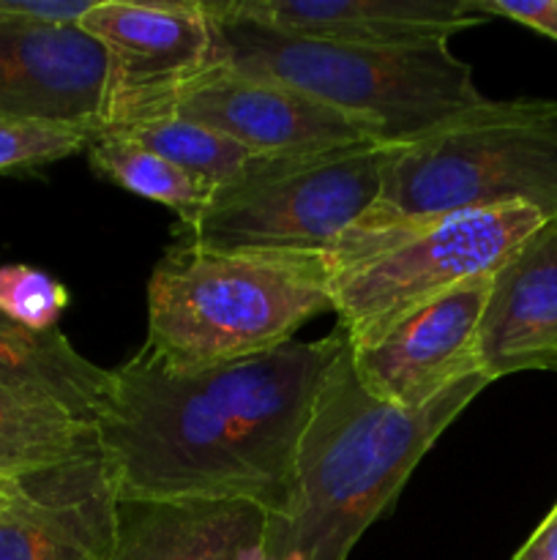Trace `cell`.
Instances as JSON below:
<instances>
[{
    "label": "cell",
    "mask_w": 557,
    "mask_h": 560,
    "mask_svg": "<svg viewBox=\"0 0 557 560\" xmlns=\"http://www.w3.org/2000/svg\"><path fill=\"white\" fill-rule=\"evenodd\" d=\"M85 153L87 164L98 178L109 180L142 200L169 208L178 217V224L194 222L205 211L213 195L211 186L115 129L93 131L87 137Z\"/></svg>",
    "instance_id": "18"
},
{
    "label": "cell",
    "mask_w": 557,
    "mask_h": 560,
    "mask_svg": "<svg viewBox=\"0 0 557 560\" xmlns=\"http://www.w3.org/2000/svg\"><path fill=\"white\" fill-rule=\"evenodd\" d=\"M118 506L104 457L22 476L0 512V560H112Z\"/></svg>",
    "instance_id": "11"
},
{
    "label": "cell",
    "mask_w": 557,
    "mask_h": 560,
    "mask_svg": "<svg viewBox=\"0 0 557 560\" xmlns=\"http://www.w3.org/2000/svg\"><path fill=\"white\" fill-rule=\"evenodd\" d=\"M475 355L491 383L557 372V219H546L491 273Z\"/></svg>",
    "instance_id": "13"
},
{
    "label": "cell",
    "mask_w": 557,
    "mask_h": 560,
    "mask_svg": "<svg viewBox=\"0 0 557 560\" xmlns=\"http://www.w3.org/2000/svg\"><path fill=\"white\" fill-rule=\"evenodd\" d=\"M393 151L364 145L317 156H254L213 189L194 222L175 224V241L222 255L317 262L333 277L339 249L380 197Z\"/></svg>",
    "instance_id": "6"
},
{
    "label": "cell",
    "mask_w": 557,
    "mask_h": 560,
    "mask_svg": "<svg viewBox=\"0 0 557 560\" xmlns=\"http://www.w3.org/2000/svg\"><path fill=\"white\" fill-rule=\"evenodd\" d=\"M513 560H557V503L517 550Z\"/></svg>",
    "instance_id": "24"
},
{
    "label": "cell",
    "mask_w": 557,
    "mask_h": 560,
    "mask_svg": "<svg viewBox=\"0 0 557 560\" xmlns=\"http://www.w3.org/2000/svg\"><path fill=\"white\" fill-rule=\"evenodd\" d=\"M0 392L98 421L112 405V370L87 361L63 334L31 331L0 312Z\"/></svg>",
    "instance_id": "16"
},
{
    "label": "cell",
    "mask_w": 557,
    "mask_h": 560,
    "mask_svg": "<svg viewBox=\"0 0 557 560\" xmlns=\"http://www.w3.org/2000/svg\"><path fill=\"white\" fill-rule=\"evenodd\" d=\"M104 457L98 427L69 410L0 392V476L22 479L76 459Z\"/></svg>",
    "instance_id": "17"
},
{
    "label": "cell",
    "mask_w": 557,
    "mask_h": 560,
    "mask_svg": "<svg viewBox=\"0 0 557 560\" xmlns=\"http://www.w3.org/2000/svg\"><path fill=\"white\" fill-rule=\"evenodd\" d=\"M80 27L107 55L98 129L175 115L191 88L227 63L208 0H96Z\"/></svg>",
    "instance_id": "8"
},
{
    "label": "cell",
    "mask_w": 557,
    "mask_h": 560,
    "mask_svg": "<svg viewBox=\"0 0 557 560\" xmlns=\"http://www.w3.org/2000/svg\"><path fill=\"white\" fill-rule=\"evenodd\" d=\"M222 9L287 36L347 47H424L484 25L470 0H222Z\"/></svg>",
    "instance_id": "14"
},
{
    "label": "cell",
    "mask_w": 557,
    "mask_h": 560,
    "mask_svg": "<svg viewBox=\"0 0 557 560\" xmlns=\"http://www.w3.org/2000/svg\"><path fill=\"white\" fill-rule=\"evenodd\" d=\"M233 71L295 88L375 131L386 148H407L486 113L495 98L446 42L424 47H347L287 36L240 20L208 0Z\"/></svg>",
    "instance_id": "3"
},
{
    "label": "cell",
    "mask_w": 557,
    "mask_h": 560,
    "mask_svg": "<svg viewBox=\"0 0 557 560\" xmlns=\"http://www.w3.org/2000/svg\"><path fill=\"white\" fill-rule=\"evenodd\" d=\"M96 0H0V16L36 25H80Z\"/></svg>",
    "instance_id": "23"
},
{
    "label": "cell",
    "mask_w": 557,
    "mask_h": 560,
    "mask_svg": "<svg viewBox=\"0 0 557 560\" xmlns=\"http://www.w3.org/2000/svg\"><path fill=\"white\" fill-rule=\"evenodd\" d=\"M544 222L535 208L508 206L386 228L369 257L342 268L328 284L336 328L349 348L375 342L459 284L495 273Z\"/></svg>",
    "instance_id": "7"
},
{
    "label": "cell",
    "mask_w": 557,
    "mask_h": 560,
    "mask_svg": "<svg viewBox=\"0 0 557 560\" xmlns=\"http://www.w3.org/2000/svg\"><path fill=\"white\" fill-rule=\"evenodd\" d=\"M93 131L47 120L0 118V173L33 170L85 153Z\"/></svg>",
    "instance_id": "20"
},
{
    "label": "cell",
    "mask_w": 557,
    "mask_h": 560,
    "mask_svg": "<svg viewBox=\"0 0 557 560\" xmlns=\"http://www.w3.org/2000/svg\"><path fill=\"white\" fill-rule=\"evenodd\" d=\"M115 131L131 137L140 145H145L147 151L158 153L169 164L194 175L197 180H202L211 189L229 184L254 159L244 145L224 137L222 131L208 129L197 120L180 118V115H167V118H156Z\"/></svg>",
    "instance_id": "19"
},
{
    "label": "cell",
    "mask_w": 557,
    "mask_h": 560,
    "mask_svg": "<svg viewBox=\"0 0 557 560\" xmlns=\"http://www.w3.org/2000/svg\"><path fill=\"white\" fill-rule=\"evenodd\" d=\"M268 520L251 501H120L112 560H268Z\"/></svg>",
    "instance_id": "15"
},
{
    "label": "cell",
    "mask_w": 557,
    "mask_h": 560,
    "mask_svg": "<svg viewBox=\"0 0 557 560\" xmlns=\"http://www.w3.org/2000/svg\"><path fill=\"white\" fill-rule=\"evenodd\" d=\"M491 273L459 284L382 337L353 350L360 386L380 402L418 410L467 377L481 375L475 342Z\"/></svg>",
    "instance_id": "9"
},
{
    "label": "cell",
    "mask_w": 557,
    "mask_h": 560,
    "mask_svg": "<svg viewBox=\"0 0 557 560\" xmlns=\"http://www.w3.org/2000/svg\"><path fill=\"white\" fill-rule=\"evenodd\" d=\"M342 345L333 328L211 366H178L142 345L112 370V405L98 421L120 501L218 498L284 517L300 435Z\"/></svg>",
    "instance_id": "1"
},
{
    "label": "cell",
    "mask_w": 557,
    "mask_h": 560,
    "mask_svg": "<svg viewBox=\"0 0 557 560\" xmlns=\"http://www.w3.org/2000/svg\"><path fill=\"white\" fill-rule=\"evenodd\" d=\"M489 383L473 375L424 408H396L360 386L344 339L300 435L289 512L268 520L265 558L347 560L437 438Z\"/></svg>",
    "instance_id": "2"
},
{
    "label": "cell",
    "mask_w": 557,
    "mask_h": 560,
    "mask_svg": "<svg viewBox=\"0 0 557 560\" xmlns=\"http://www.w3.org/2000/svg\"><path fill=\"white\" fill-rule=\"evenodd\" d=\"M470 5L484 20L519 22L557 42V0H470Z\"/></svg>",
    "instance_id": "22"
},
{
    "label": "cell",
    "mask_w": 557,
    "mask_h": 560,
    "mask_svg": "<svg viewBox=\"0 0 557 560\" xmlns=\"http://www.w3.org/2000/svg\"><path fill=\"white\" fill-rule=\"evenodd\" d=\"M524 206L557 219V102L495 98L453 129L396 148L358 230Z\"/></svg>",
    "instance_id": "5"
},
{
    "label": "cell",
    "mask_w": 557,
    "mask_h": 560,
    "mask_svg": "<svg viewBox=\"0 0 557 560\" xmlns=\"http://www.w3.org/2000/svg\"><path fill=\"white\" fill-rule=\"evenodd\" d=\"M69 306V290L38 268L14 262L0 268V312L31 331H55Z\"/></svg>",
    "instance_id": "21"
},
{
    "label": "cell",
    "mask_w": 557,
    "mask_h": 560,
    "mask_svg": "<svg viewBox=\"0 0 557 560\" xmlns=\"http://www.w3.org/2000/svg\"><path fill=\"white\" fill-rule=\"evenodd\" d=\"M175 115L222 131L260 159L380 145L375 131L360 120L282 82L238 74L227 63L191 88Z\"/></svg>",
    "instance_id": "10"
},
{
    "label": "cell",
    "mask_w": 557,
    "mask_h": 560,
    "mask_svg": "<svg viewBox=\"0 0 557 560\" xmlns=\"http://www.w3.org/2000/svg\"><path fill=\"white\" fill-rule=\"evenodd\" d=\"M107 55L80 25L0 16V118L102 126Z\"/></svg>",
    "instance_id": "12"
},
{
    "label": "cell",
    "mask_w": 557,
    "mask_h": 560,
    "mask_svg": "<svg viewBox=\"0 0 557 560\" xmlns=\"http://www.w3.org/2000/svg\"><path fill=\"white\" fill-rule=\"evenodd\" d=\"M14 495H16V481L3 479V476H0V512L14 501Z\"/></svg>",
    "instance_id": "25"
},
{
    "label": "cell",
    "mask_w": 557,
    "mask_h": 560,
    "mask_svg": "<svg viewBox=\"0 0 557 560\" xmlns=\"http://www.w3.org/2000/svg\"><path fill=\"white\" fill-rule=\"evenodd\" d=\"M331 273L317 262L222 255L175 241L147 279V348L178 366L271 353L322 312Z\"/></svg>",
    "instance_id": "4"
}]
</instances>
